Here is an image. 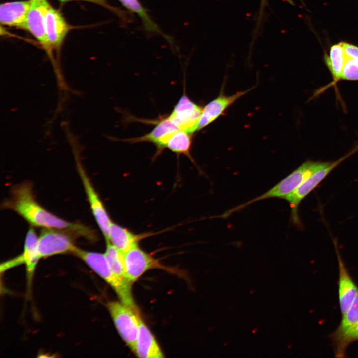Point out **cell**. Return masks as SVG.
Here are the masks:
<instances>
[{"label":"cell","instance_id":"cell-13","mask_svg":"<svg viewBox=\"0 0 358 358\" xmlns=\"http://www.w3.org/2000/svg\"><path fill=\"white\" fill-rule=\"evenodd\" d=\"M338 263V294L339 305L342 316L348 310L358 292V288L353 281L345 267L337 248L334 241Z\"/></svg>","mask_w":358,"mask_h":358},{"label":"cell","instance_id":"cell-22","mask_svg":"<svg viewBox=\"0 0 358 358\" xmlns=\"http://www.w3.org/2000/svg\"><path fill=\"white\" fill-rule=\"evenodd\" d=\"M106 244L104 254L112 272L122 281L132 283L126 276L123 253L109 242H106Z\"/></svg>","mask_w":358,"mask_h":358},{"label":"cell","instance_id":"cell-16","mask_svg":"<svg viewBox=\"0 0 358 358\" xmlns=\"http://www.w3.org/2000/svg\"><path fill=\"white\" fill-rule=\"evenodd\" d=\"M30 0L6 2L0 6V22L5 26L26 29Z\"/></svg>","mask_w":358,"mask_h":358},{"label":"cell","instance_id":"cell-24","mask_svg":"<svg viewBox=\"0 0 358 358\" xmlns=\"http://www.w3.org/2000/svg\"><path fill=\"white\" fill-rule=\"evenodd\" d=\"M340 79L358 80V62L346 57Z\"/></svg>","mask_w":358,"mask_h":358},{"label":"cell","instance_id":"cell-23","mask_svg":"<svg viewBox=\"0 0 358 358\" xmlns=\"http://www.w3.org/2000/svg\"><path fill=\"white\" fill-rule=\"evenodd\" d=\"M346 56L341 43L331 47L329 56H325L326 64L335 80L340 79Z\"/></svg>","mask_w":358,"mask_h":358},{"label":"cell","instance_id":"cell-2","mask_svg":"<svg viewBox=\"0 0 358 358\" xmlns=\"http://www.w3.org/2000/svg\"><path fill=\"white\" fill-rule=\"evenodd\" d=\"M323 163L324 162L311 160L305 161L269 190L255 198L225 211L218 217L226 218L232 213L240 210L256 201L270 198L285 199Z\"/></svg>","mask_w":358,"mask_h":358},{"label":"cell","instance_id":"cell-10","mask_svg":"<svg viewBox=\"0 0 358 358\" xmlns=\"http://www.w3.org/2000/svg\"><path fill=\"white\" fill-rule=\"evenodd\" d=\"M78 170L92 214L106 241L113 222L86 172L80 165L78 166Z\"/></svg>","mask_w":358,"mask_h":358},{"label":"cell","instance_id":"cell-18","mask_svg":"<svg viewBox=\"0 0 358 358\" xmlns=\"http://www.w3.org/2000/svg\"><path fill=\"white\" fill-rule=\"evenodd\" d=\"M133 351L141 358H162L163 353L154 335L140 318L139 331Z\"/></svg>","mask_w":358,"mask_h":358},{"label":"cell","instance_id":"cell-9","mask_svg":"<svg viewBox=\"0 0 358 358\" xmlns=\"http://www.w3.org/2000/svg\"><path fill=\"white\" fill-rule=\"evenodd\" d=\"M202 109L184 94L168 117L179 130L193 133L197 131Z\"/></svg>","mask_w":358,"mask_h":358},{"label":"cell","instance_id":"cell-12","mask_svg":"<svg viewBox=\"0 0 358 358\" xmlns=\"http://www.w3.org/2000/svg\"><path fill=\"white\" fill-rule=\"evenodd\" d=\"M30 6L26 19V29L44 48L49 50L52 48L47 38L45 20L46 12L50 7L47 0H30Z\"/></svg>","mask_w":358,"mask_h":358},{"label":"cell","instance_id":"cell-20","mask_svg":"<svg viewBox=\"0 0 358 358\" xmlns=\"http://www.w3.org/2000/svg\"><path fill=\"white\" fill-rule=\"evenodd\" d=\"M129 11L136 14L141 19L144 29L147 32L158 34L167 41L172 44L171 37L165 34L152 20L147 10L142 5L139 0H118Z\"/></svg>","mask_w":358,"mask_h":358},{"label":"cell","instance_id":"cell-14","mask_svg":"<svg viewBox=\"0 0 358 358\" xmlns=\"http://www.w3.org/2000/svg\"><path fill=\"white\" fill-rule=\"evenodd\" d=\"M178 130L179 129L167 117L159 120L153 130L148 134L140 137L123 139V141L130 143L142 142L153 143L157 148L155 157L165 149L166 144L171 135Z\"/></svg>","mask_w":358,"mask_h":358},{"label":"cell","instance_id":"cell-15","mask_svg":"<svg viewBox=\"0 0 358 358\" xmlns=\"http://www.w3.org/2000/svg\"><path fill=\"white\" fill-rule=\"evenodd\" d=\"M45 28L50 45L56 49L60 47L70 29L61 12L51 6L45 15Z\"/></svg>","mask_w":358,"mask_h":358},{"label":"cell","instance_id":"cell-5","mask_svg":"<svg viewBox=\"0 0 358 358\" xmlns=\"http://www.w3.org/2000/svg\"><path fill=\"white\" fill-rule=\"evenodd\" d=\"M342 316L337 328L330 335L337 358L345 357L349 345L358 341V292L347 312Z\"/></svg>","mask_w":358,"mask_h":358},{"label":"cell","instance_id":"cell-8","mask_svg":"<svg viewBox=\"0 0 358 358\" xmlns=\"http://www.w3.org/2000/svg\"><path fill=\"white\" fill-rule=\"evenodd\" d=\"M123 254L126 276L132 283L151 269L159 268L171 272L173 271L142 250L138 245Z\"/></svg>","mask_w":358,"mask_h":358},{"label":"cell","instance_id":"cell-3","mask_svg":"<svg viewBox=\"0 0 358 358\" xmlns=\"http://www.w3.org/2000/svg\"><path fill=\"white\" fill-rule=\"evenodd\" d=\"M85 262L115 291L121 302L138 311L132 293V283L122 281L112 272L105 254L77 249L74 254Z\"/></svg>","mask_w":358,"mask_h":358},{"label":"cell","instance_id":"cell-25","mask_svg":"<svg viewBox=\"0 0 358 358\" xmlns=\"http://www.w3.org/2000/svg\"><path fill=\"white\" fill-rule=\"evenodd\" d=\"M60 2H66L70 1H83L90 2L105 7V8L111 10L120 18L123 19V21L128 20V16L125 12L118 8L110 6L107 2L108 0H57Z\"/></svg>","mask_w":358,"mask_h":358},{"label":"cell","instance_id":"cell-6","mask_svg":"<svg viewBox=\"0 0 358 358\" xmlns=\"http://www.w3.org/2000/svg\"><path fill=\"white\" fill-rule=\"evenodd\" d=\"M107 306L119 335L133 351L138 336L141 318L138 312L122 302H109Z\"/></svg>","mask_w":358,"mask_h":358},{"label":"cell","instance_id":"cell-11","mask_svg":"<svg viewBox=\"0 0 358 358\" xmlns=\"http://www.w3.org/2000/svg\"><path fill=\"white\" fill-rule=\"evenodd\" d=\"M38 237L34 229H29L26 235L23 251L16 257L7 260L0 265V271L4 272L7 269L22 264L26 266L28 282L31 283L34 271L38 260L40 259L37 246Z\"/></svg>","mask_w":358,"mask_h":358},{"label":"cell","instance_id":"cell-1","mask_svg":"<svg viewBox=\"0 0 358 358\" xmlns=\"http://www.w3.org/2000/svg\"><path fill=\"white\" fill-rule=\"evenodd\" d=\"M2 207L15 211L32 227L58 230L91 241L97 239L96 232L90 227L66 221L42 206L35 199L32 183L28 181L13 186Z\"/></svg>","mask_w":358,"mask_h":358},{"label":"cell","instance_id":"cell-7","mask_svg":"<svg viewBox=\"0 0 358 358\" xmlns=\"http://www.w3.org/2000/svg\"><path fill=\"white\" fill-rule=\"evenodd\" d=\"M74 237L64 231L43 228L37 242L39 259L60 254H74L78 247L74 243Z\"/></svg>","mask_w":358,"mask_h":358},{"label":"cell","instance_id":"cell-21","mask_svg":"<svg viewBox=\"0 0 358 358\" xmlns=\"http://www.w3.org/2000/svg\"><path fill=\"white\" fill-rule=\"evenodd\" d=\"M192 133L184 130H178L170 137L165 146L167 148L177 154H183L194 163L190 151L192 145Z\"/></svg>","mask_w":358,"mask_h":358},{"label":"cell","instance_id":"cell-17","mask_svg":"<svg viewBox=\"0 0 358 358\" xmlns=\"http://www.w3.org/2000/svg\"><path fill=\"white\" fill-rule=\"evenodd\" d=\"M251 90L250 89L230 96L220 95L209 102L202 109L198 122L197 131L202 129L215 121L229 106Z\"/></svg>","mask_w":358,"mask_h":358},{"label":"cell","instance_id":"cell-26","mask_svg":"<svg viewBox=\"0 0 358 358\" xmlns=\"http://www.w3.org/2000/svg\"><path fill=\"white\" fill-rule=\"evenodd\" d=\"M346 58L358 62V47L349 43L341 42Z\"/></svg>","mask_w":358,"mask_h":358},{"label":"cell","instance_id":"cell-4","mask_svg":"<svg viewBox=\"0 0 358 358\" xmlns=\"http://www.w3.org/2000/svg\"><path fill=\"white\" fill-rule=\"evenodd\" d=\"M352 153V152L337 161L324 162L320 167L313 172L292 193L285 198L289 203L291 208L290 219L293 224L298 227L302 226L298 213L299 206L301 201L319 184L333 169Z\"/></svg>","mask_w":358,"mask_h":358},{"label":"cell","instance_id":"cell-27","mask_svg":"<svg viewBox=\"0 0 358 358\" xmlns=\"http://www.w3.org/2000/svg\"><path fill=\"white\" fill-rule=\"evenodd\" d=\"M267 2V0H260V9H259V12L258 14V18L257 20V26L256 29H257V27L259 26L262 18V15L263 14V11L265 8V7L266 6V4Z\"/></svg>","mask_w":358,"mask_h":358},{"label":"cell","instance_id":"cell-19","mask_svg":"<svg viewBox=\"0 0 358 358\" xmlns=\"http://www.w3.org/2000/svg\"><path fill=\"white\" fill-rule=\"evenodd\" d=\"M154 234L155 233L151 232L135 234L128 229L112 222L109 230L108 239L106 242H109L123 253L134 246L138 245L141 240Z\"/></svg>","mask_w":358,"mask_h":358}]
</instances>
